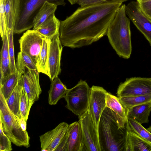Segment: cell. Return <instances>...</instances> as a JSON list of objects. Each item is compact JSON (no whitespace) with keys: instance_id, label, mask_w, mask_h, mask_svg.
<instances>
[{"instance_id":"6da1fadb","label":"cell","mask_w":151,"mask_h":151,"mask_svg":"<svg viewBox=\"0 0 151 151\" xmlns=\"http://www.w3.org/2000/svg\"><path fill=\"white\" fill-rule=\"evenodd\" d=\"M122 4L106 2L78 8L60 21V39L62 45L80 48L106 35L109 26Z\"/></svg>"},{"instance_id":"7a4b0ae2","label":"cell","mask_w":151,"mask_h":151,"mask_svg":"<svg viewBox=\"0 0 151 151\" xmlns=\"http://www.w3.org/2000/svg\"><path fill=\"white\" fill-rule=\"evenodd\" d=\"M127 122L110 109L106 107L98 128L101 151H124Z\"/></svg>"},{"instance_id":"3957f363","label":"cell","mask_w":151,"mask_h":151,"mask_svg":"<svg viewBox=\"0 0 151 151\" xmlns=\"http://www.w3.org/2000/svg\"><path fill=\"white\" fill-rule=\"evenodd\" d=\"M126 5H121L109 25L106 35L117 54L121 58L128 59L132 50L130 21L127 16Z\"/></svg>"},{"instance_id":"277c9868","label":"cell","mask_w":151,"mask_h":151,"mask_svg":"<svg viewBox=\"0 0 151 151\" xmlns=\"http://www.w3.org/2000/svg\"><path fill=\"white\" fill-rule=\"evenodd\" d=\"M0 120L3 130L12 142L17 146H30V138L21 127L19 119L11 112L0 91Z\"/></svg>"},{"instance_id":"5b68a950","label":"cell","mask_w":151,"mask_h":151,"mask_svg":"<svg viewBox=\"0 0 151 151\" xmlns=\"http://www.w3.org/2000/svg\"><path fill=\"white\" fill-rule=\"evenodd\" d=\"M65 0H18L14 33L19 34L33 27L34 21L39 11L45 1L65 6Z\"/></svg>"},{"instance_id":"8992f818","label":"cell","mask_w":151,"mask_h":151,"mask_svg":"<svg viewBox=\"0 0 151 151\" xmlns=\"http://www.w3.org/2000/svg\"><path fill=\"white\" fill-rule=\"evenodd\" d=\"M90 88L85 81L81 79L74 87L68 89L64 97L65 107L78 117L83 115L88 110Z\"/></svg>"},{"instance_id":"52a82bcc","label":"cell","mask_w":151,"mask_h":151,"mask_svg":"<svg viewBox=\"0 0 151 151\" xmlns=\"http://www.w3.org/2000/svg\"><path fill=\"white\" fill-rule=\"evenodd\" d=\"M69 125L60 123L55 128L40 136L41 151H67V131Z\"/></svg>"},{"instance_id":"ba28073f","label":"cell","mask_w":151,"mask_h":151,"mask_svg":"<svg viewBox=\"0 0 151 151\" xmlns=\"http://www.w3.org/2000/svg\"><path fill=\"white\" fill-rule=\"evenodd\" d=\"M46 38L36 30L29 29L23 34L19 41L20 51L32 59L37 67V70L40 53Z\"/></svg>"},{"instance_id":"9c48e42d","label":"cell","mask_w":151,"mask_h":151,"mask_svg":"<svg viewBox=\"0 0 151 151\" xmlns=\"http://www.w3.org/2000/svg\"><path fill=\"white\" fill-rule=\"evenodd\" d=\"M151 93V78L132 77L119 84L116 94L119 98L133 97Z\"/></svg>"},{"instance_id":"30bf717a","label":"cell","mask_w":151,"mask_h":151,"mask_svg":"<svg viewBox=\"0 0 151 151\" xmlns=\"http://www.w3.org/2000/svg\"><path fill=\"white\" fill-rule=\"evenodd\" d=\"M86 151H101L98 129L95 125L87 110L78 117Z\"/></svg>"},{"instance_id":"8fae6325","label":"cell","mask_w":151,"mask_h":151,"mask_svg":"<svg viewBox=\"0 0 151 151\" xmlns=\"http://www.w3.org/2000/svg\"><path fill=\"white\" fill-rule=\"evenodd\" d=\"M126 12L129 19L151 46V19L142 12L137 1H130L126 5Z\"/></svg>"},{"instance_id":"7c38bea8","label":"cell","mask_w":151,"mask_h":151,"mask_svg":"<svg viewBox=\"0 0 151 151\" xmlns=\"http://www.w3.org/2000/svg\"><path fill=\"white\" fill-rule=\"evenodd\" d=\"M107 92L103 88L99 86H93L90 88L88 111L98 129L101 115L106 107Z\"/></svg>"},{"instance_id":"4fadbf2b","label":"cell","mask_w":151,"mask_h":151,"mask_svg":"<svg viewBox=\"0 0 151 151\" xmlns=\"http://www.w3.org/2000/svg\"><path fill=\"white\" fill-rule=\"evenodd\" d=\"M50 39L48 69L49 77L52 81L61 71L60 61L63 47L60 39V33Z\"/></svg>"},{"instance_id":"5bb4252c","label":"cell","mask_w":151,"mask_h":151,"mask_svg":"<svg viewBox=\"0 0 151 151\" xmlns=\"http://www.w3.org/2000/svg\"><path fill=\"white\" fill-rule=\"evenodd\" d=\"M40 73L37 70L27 69L20 78L23 87L33 104L38 100L42 92L39 82Z\"/></svg>"},{"instance_id":"9a60e30c","label":"cell","mask_w":151,"mask_h":151,"mask_svg":"<svg viewBox=\"0 0 151 151\" xmlns=\"http://www.w3.org/2000/svg\"><path fill=\"white\" fill-rule=\"evenodd\" d=\"M67 151H86L81 127L78 121L69 125L67 131Z\"/></svg>"},{"instance_id":"2e32d148","label":"cell","mask_w":151,"mask_h":151,"mask_svg":"<svg viewBox=\"0 0 151 151\" xmlns=\"http://www.w3.org/2000/svg\"><path fill=\"white\" fill-rule=\"evenodd\" d=\"M124 151H151V143L132 131L126 124Z\"/></svg>"},{"instance_id":"e0dca14e","label":"cell","mask_w":151,"mask_h":151,"mask_svg":"<svg viewBox=\"0 0 151 151\" xmlns=\"http://www.w3.org/2000/svg\"><path fill=\"white\" fill-rule=\"evenodd\" d=\"M60 21L55 13L50 16L35 30L46 37L51 39L59 33Z\"/></svg>"},{"instance_id":"ac0fdd59","label":"cell","mask_w":151,"mask_h":151,"mask_svg":"<svg viewBox=\"0 0 151 151\" xmlns=\"http://www.w3.org/2000/svg\"><path fill=\"white\" fill-rule=\"evenodd\" d=\"M68 90L58 76L52 81L48 91V102L50 105L56 104L61 98H64Z\"/></svg>"},{"instance_id":"d6986e66","label":"cell","mask_w":151,"mask_h":151,"mask_svg":"<svg viewBox=\"0 0 151 151\" xmlns=\"http://www.w3.org/2000/svg\"><path fill=\"white\" fill-rule=\"evenodd\" d=\"M151 112V102L134 106L128 111V118H132L142 124L149 122Z\"/></svg>"},{"instance_id":"ffe728a7","label":"cell","mask_w":151,"mask_h":151,"mask_svg":"<svg viewBox=\"0 0 151 151\" xmlns=\"http://www.w3.org/2000/svg\"><path fill=\"white\" fill-rule=\"evenodd\" d=\"M22 88L20 78L11 95L6 100L10 110L19 119H22L20 110V104Z\"/></svg>"},{"instance_id":"44dd1931","label":"cell","mask_w":151,"mask_h":151,"mask_svg":"<svg viewBox=\"0 0 151 151\" xmlns=\"http://www.w3.org/2000/svg\"><path fill=\"white\" fill-rule=\"evenodd\" d=\"M106 99V107L127 121L128 111L121 103L119 98L107 92Z\"/></svg>"},{"instance_id":"7402d4cb","label":"cell","mask_w":151,"mask_h":151,"mask_svg":"<svg viewBox=\"0 0 151 151\" xmlns=\"http://www.w3.org/2000/svg\"><path fill=\"white\" fill-rule=\"evenodd\" d=\"M57 6L55 4L45 1L35 17L33 29L35 30L50 16L55 13Z\"/></svg>"},{"instance_id":"603a6c76","label":"cell","mask_w":151,"mask_h":151,"mask_svg":"<svg viewBox=\"0 0 151 151\" xmlns=\"http://www.w3.org/2000/svg\"><path fill=\"white\" fill-rule=\"evenodd\" d=\"M22 75L17 71L11 74L5 79L2 86H0V91L6 100L11 95Z\"/></svg>"},{"instance_id":"cb8c5ba5","label":"cell","mask_w":151,"mask_h":151,"mask_svg":"<svg viewBox=\"0 0 151 151\" xmlns=\"http://www.w3.org/2000/svg\"><path fill=\"white\" fill-rule=\"evenodd\" d=\"M7 29L14 28L17 13L18 0H4Z\"/></svg>"},{"instance_id":"d4e9b609","label":"cell","mask_w":151,"mask_h":151,"mask_svg":"<svg viewBox=\"0 0 151 151\" xmlns=\"http://www.w3.org/2000/svg\"><path fill=\"white\" fill-rule=\"evenodd\" d=\"M16 66V71L22 74L27 69L37 70V67L32 59L21 51L18 53Z\"/></svg>"},{"instance_id":"484cf974","label":"cell","mask_w":151,"mask_h":151,"mask_svg":"<svg viewBox=\"0 0 151 151\" xmlns=\"http://www.w3.org/2000/svg\"><path fill=\"white\" fill-rule=\"evenodd\" d=\"M50 39L44 40L39 58V66L38 71L49 76L48 69L49 51Z\"/></svg>"},{"instance_id":"4316f807","label":"cell","mask_w":151,"mask_h":151,"mask_svg":"<svg viewBox=\"0 0 151 151\" xmlns=\"http://www.w3.org/2000/svg\"><path fill=\"white\" fill-rule=\"evenodd\" d=\"M119 98L127 111L135 106L151 102V93L135 97Z\"/></svg>"},{"instance_id":"83f0119b","label":"cell","mask_w":151,"mask_h":151,"mask_svg":"<svg viewBox=\"0 0 151 151\" xmlns=\"http://www.w3.org/2000/svg\"><path fill=\"white\" fill-rule=\"evenodd\" d=\"M129 128L137 134L151 143V133L134 119L128 117L126 123Z\"/></svg>"},{"instance_id":"f1b7e54d","label":"cell","mask_w":151,"mask_h":151,"mask_svg":"<svg viewBox=\"0 0 151 151\" xmlns=\"http://www.w3.org/2000/svg\"><path fill=\"white\" fill-rule=\"evenodd\" d=\"M32 105L23 87L20 104V110L22 118L26 122L28 119L29 111Z\"/></svg>"},{"instance_id":"f546056e","label":"cell","mask_w":151,"mask_h":151,"mask_svg":"<svg viewBox=\"0 0 151 151\" xmlns=\"http://www.w3.org/2000/svg\"><path fill=\"white\" fill-rule=\"evenodd\" d=\"M14 28L7 29V35L9 44V54L11 73L16 72L13 44Z\"/></svg>"},{"instance_id":"4dcf8cb0","label":"cell","mask_w":151,"mask_h":151,"mask_svg":"<svg viewBox=\"0 0 151 151\" xmlns=\"http://www.w3.org/2000/svg\"><path fill=\"white\" fill-rule=\"evenodd\" d=\"M0 86H1L6 78L11 74L9 57L0 60Z\"/></svg>"},{"instance_id":"1f68e13d","label":"cell","mask_w":151,"mask_h":151,"mask_svg":"<svg viewBox=\"0 0 151 151\" xmlns=\"http://www.w3.org/2000/svg\"><path fill=\"white\" fill-rule=\"evenodd\" d=\"M0 32L1 38L7 33V27L4 1L0 0Z\"/></svg>"},{"instance_id":"d6a6232c","label":"cell","mask_w":151,"mask_h":151,"mask_svg":"<svg viewBox=\"0 0 151 151\" xmlns=\"http://www.w3.org/2000/svg\"><path fill=\"white\" fill-rule=\"evenodd\" d=\"M12 142L9 137L4 133L0 122V150L10 151L12 150Z\"/></svg>"},{"instance_id":"836d02e7","label":"cell","mask_w":151,"mask_h":151,"mask_svg":"<svg viewBox=\"0 0 151 151\" xmlns=\"http://www.w3.org/2000/svg\"><path fill=\"white\" fill-rule=\"evenodd\" d=\"M142 12L151 19V0H136Z\"/></svg>"},{"instance_id":"e575fe53","label":"cell","mask_w":151,"mask_h":151,"mask_svg":"<svg viewBox=\"0 0 151 151\" xmlns=\"http://www.w3.org/2000/svg\"><path fill=\"white\" fill-rule=\"evenodd\" d=\"M1 38L3 44L0 52V60L9 57V44L7 34L5 35Z\"/></svg>"},{"instance_id":"d590c367","label":"cell","mask_w":151,"mask_h":151,"mask_svg":"<svg viewBox=\"0 0 151 151\" xmlns=\"http://www.w3.org/2000/svg\"><path fill=\"white\" fill-rule=\"evenodd\" d=\"M108 2L105 0H77L76 3L81 7L92 5Z\"/></svg>"},{"instance_id":"8d00e7d4","label":"cell","mask_w":151,"mask_h":151,"mask_svg":"<svg viewBox=\"0 0 151 151\" xmlns=\"http://www.w3.org/2000/svg\"><path fill=\"white\" fill-rule=\"evenodd\" d=\"M20 126L24 131H26L27 129V122L23 119H19Z\"/></svg>"},{"instance_id":"74e56055","label":"cell","mask_w":151,"mask_h":151,"mask_svg":"<svg viewBox=\"0 0 151 151\" xmlns=\"http://www.w3.org/2000/svg\"><path fill=\"white\" fill-rule=\"evenodd\" d=\"M108 2H112L117 3H122L123 2L128 0H105Z\"/></svg>"},{"instance_id":"f35d334b","label":"cell","mask_w":151,"mask_h":151,"mask_svg":"<svg viewBox=\"0 0 151 151\" xmlns=\"http://www.w3.org/2000/svg\"><path fill=\"white\" fill-rule=\"evenodd\" d=\"M71 5L76 3L77 0H68Z\"/></svg>"},{"instance_id":"ab89813d","label":"cell","mask_w":151,"mask_h":151,"mask_svg":"<svg viewBox=\"0 0 151 151\" xmlns=\"http://www.w3.org/2000/svg\"><path fill=\"white\" fill-rule=\"evenodd\" d=\"M147 129L151 133V126Z\"/></svg>"},{"instance_id":"60d3db41","label":"cell","mask_w":151,"mask_h":151,"mask_svg":"<svg viewBox=\"0 0 151 151\" xmlns=\"http://www.w3.org/2000/svg\"></svg>"}]
</instances>
